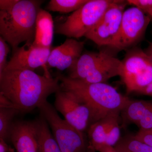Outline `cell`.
Masks as SVG:
<instances>
[{
	"instance_id": "obj_1",
	"label": "cell",
	"mask_w": 152,
	"mask_h": 152,
	"mask_svg": "<svg viewBox=\"0 0 152 152\" xmlns=\"http://www.w3.org/2000/svg\"><path fill=\"white\" fill-rule=\"evenodd\" d=\"M58 77L38 75L29 70H5L0 75V94L21 112L39 107L61 89Z\"/></svg>"
},
{
	"instance_id": "obj_2",
	"label": "cell",
	"mask_w": 152,
	"mask_h": 152,
	"mask_svg": "<svg viewBox=\"0 0 152 152\" xmlns=\"http://www.w3.org/2000/svg\"><path fill=\"white\" fill-rule=\"evenodd\" d=\"M58 77L61 89L72 93L90 109L92 124L112 114L121 113L130 99L106 83H89L68 76Z\"/></svg>"
},
{
	"instance_id": "obj_3",
	"label": "cell",
	"mask_w": 152,
	"mask_h": 152,
	"mask_svg": "<svg viewBox=\"0 0 152 152\" xmlns=\"http://www.w3.org/2000/svg\"><path fill=\"white\" fill-rule=\"evenodd\" d=\"M43 2L19 0L10 10L0 11L1 37L10 45L13 51L23 42L33 43L37 17Z\"/></svg>"
},
{
	"instance_id": "obj_4",
	"label": "cell",
	"mask_w": 152,
	"mask_h": 152,
	"mask_svg": "<svg viewBox=\"0 0 152 152\" xmlns=\"http://www.w3.org/2000/svg\"><path fill=\"white\" fill-rule=\"evenodd\" d=\"M116 0H88L66 20L57 25V34L69 38L85 37Z\"/></svg>"
},
{
	"instance_id": "obj_5",
	"label": "cell",
	"mask_w": 152,
	"mask_h": 152,
	"mask_svg": "<svg viewBox=\"0 0 152 152\" xmlns=\"http://www.w3.org/2000/svg\"><path fill=\"white\" fill-rule=\"evenodd\" d=\"M52 131V134L62 152H86L88 141L84 133L63 119L54 107L48 101L39 108Z\"/></svg>"
},
{
	"instance_id": "obj_6",
	"label": "cell",
	"mask_w": 152,
	"mask_h": 152,
	"mask_svg": "<svg viewBox=\"0 0 152 152\" xmlns=\"http://www.w3.org/2000/svg\"><path fill=\"white\" fill-rule=\"evenodd\" d=\"M119 77L128 94L137 93L152 82V57L141 49L134 47L127 50Z\"/></svg>"
},
{
	"instance_id": "obj_7",
	"label": "cell",
	"mask_w": 152,
	"mask_h": 152,
	"mask_svg": "<svg viewBox=\"0 0 152 152\" xmlns=\"http://www.w3.org/2000/svg\"><path fill=\"white\" fill-rule=\"evenodd\" d=\"M151 19L136 7L127 9L118 32L108 47L118 52L134 48L143 39Z\"/></svg>"
},
{
	"instance_id": "obj_8",
	"label": "cell",
	"mask_w": 152,
	"mask_h": 152,
	"mask_svg": "<svg viewBox=\"0 0 152 152\" xmlns=\"http://www.w3.org/2000/svg\"><path fill=\"white\" fill-rule=\"evenodd\" d=\"M55 94L54 107L57 111L78 130L83 133L88 130L93 123L91 112L88 106L69 91L61 89Z\"/></svg>"
},
{
	"instance_id": "obj_9",
	"label": "cell",
	"mask_w": 152,
	"mask_h": 152,
	"mask_svg": "<svg viewBox=\"0 0 152 152\" xmlns=\"http://www.w3.org/2000/svg\"><path fill=\"white\" fill-rule=\"evenodd\" d=\"M127 1L116 0L85 36L98 46L110 45L121 26Z\"/></svg>"
},
{
	"instance_id": "obj_10",
	"label": "cell",
	"mask_w": 152,
	"mask_h": 152,
	"mask_svg": "<svg viewBox=\"0 0 152 152\" xmlns=\"http://www.w3.org/2000/svg\"><path fill=\"white\" fill-rule=\"evenodd\" d=\"M51 50V48H42L33 43H26L23 46L18 48L13 52L4 70L19 69L34 71L35 69L42 67L45 71V75L51 77L47 66Z\"/></svg>"
},
{
	"instance_id": "obj_11",
	"label": "cell",
	"mask_w": 152,
	"mask_h": 152,
	"mask_svg": "<svg viewBox=\"0 0 152 152\" xmlns=\"http://www.w3.org/2000/svg\"><path fill=\"white\" fill-rule=\"evenodd\" d=\"M10 141L17 152H39L37 121L14 122Z\"/></svg>"
},
{
	"instance_id": "obj_12",
	"label": "cell",
	"mask_w": 152,
	"mask_h": 152,
	"mask_svg": "<svg viewBox=\"0 0 152 152\" xmlns=\"http://www.w3.org/2000/svg\"><path fill=\"white\" fill-rule=\"evenodd\" d=\"M85 43L73 38L67 39L64 43L51 51L47 67L56 68L59 70L69 69L83 53Z\"/></svg>"
},
{
	"instance_id": "obj_13",
	"label": "cell",
	"mask_w": 152,
	"mask_h": 152,
	"mask_svg": "<svg viewBox=\"0 0 152 152\" xmlns=\"http://www.w3.org/2000/svg\"><path fill=\"white\" fill-rule=\"evenodd\" d=\"M114 56L103 51L83 53L69 70L68 77L83 80L102 65L113 58Z\"/></svg>"
},
{
	"instance_id": "obj_14",
	"label": "cell",
	"mask_w": 152,
	"mask_h": 152,
	"mask_svg": "<svg viewBox=\"0 0 152 152\" xmlns=\"http://www.w3.org/2000/svg\"><path fill=\"white\" fill-rule=\"evenodd\" d=\"M54 34V23L51 15L40 9L36 20L35 35L33 44L37 46L51 48Z\"/></svg>"
},
{
	"instance_id": "obj_15",
	"label": "cell",
	"mask_w": 152,
	"mask_h": 152,
	"mask_svg": "<svg viewBox=\"0 0 152 152\" xmlns=\"http://www.w3.org/2000/svg\"><path fill=\"white\" fill-rule=\"evenodd\" d=\"M152 106V101L130 99L121 112L123 126L132 124L137 125Z\"/></svg>"
},
{
	"instance_id": "obj_16",
	"label": "cell",
	"mask_w": 152,
	"mask_h": 152,
	"mask_svg": "<svg viewBox=\"0 0 152 152\" xmlns=\"http://www.w3.org/2000/svg\"><path fill=\"white\" fill-rule=\"evenodd\" d=\"M37 121L39 152H62L42 115Z\"/></svg>"
},
{
	"instance_id": "obj_17",
	"label": "cell",
	"mask_w": 152,
	"mask_h": 152,
	"mask_svg": "<svg viewBox=\"0 0 152 152\" xmlns=\"http://www.w3.org/2000/svg\"><path fill=\"white\" fill-rule=\"evenodd\" d=\"M112 115L91 124L87 130L89 146L96 151L106 145L107 130Z\"/></svg>"
},
{
	"instance_id": "obj_18",
	"label": "cell",
	"mask_w": 152,
	"mask_h": 152,
	"mask_svg": "<svg viewBox=\"0 0 152 152\" xmlns=\"http://www.w3.org/2000/svg\"><path fill=\"white\" fill-rule=\"evenodd\" d=\"M121 152H152V147L136 139L134 136L122 138L114 147Z\"/></svg>"
},
{
	"instance_id": "obj_19",
	"label": "cell",
	"mask_w": 152,
	"mask_h": 152,
	"mask_svg": "<svg viewBox=\"0 0 152 152\" xmlns=\"http://www.w3.org/2000/svg\"><path fill=\"white\" fill-rule=\"evenodd\" d=\"M20 112L15 107H0V138L10 140V133L14 117Z\"/></svg>"
},
{
	"instance_id": "obj_20",
	"label": "cell",
	"mask_w": 152,
	"mask_h": 152,
	"mask_svg": "<svg viewBox=\"0 0 152 152\" xmlns=\"http://www.w3.org/2000/svg\"><path fill=\"white\" fill-rule=\"evenodd\" d=\"M88 0H51L47 7L50 11L68 13L74 12L81 7Z\"/></svg>"
},
{
	"instance_id": "obj_21",
	"label": "cell",
	"mask_w": 152,
	"mask_h": 152,
	"mask_svg": "<svg viewBox=\"0 0 152 152\" xmlns=\"http://www.w3.org/2000/svg\"><path fill=\"white\" fill-rule=\"evenodd\" d=\"M120 115L121 113L114 114L111 117L107 130L106 145L115 147L121 140Z\"/></svg>"
},
{
	"instance_id": "obj_22",
	"label": "cell",
	"mask_w": 152,
	"mask_h": 152,
	"mask_svg": "<svg viewBox=\"0 0 152 152\" xmlns=\"http://www.w3.org/2000/svg\"><path fill=\"white\" fill-rule=\"evenodd\" d=\"M10 49L7 42L0 37V75H1L7 65V57Z\"/></svg>"
},
{
	"instance_id": "obj_23",
	"label": "cell",
	"mask_w": 152,
	"mask_h": 152,
	"mask_svg": "<svg viewBox=\"0 0 152 152\" xmlns=\"http://www.w3.org/2000/svg\"><path fill=\"white\" fill-rule=\"evenodd\" d=\"M137 126L140 130L152 129V106Z\"/></svg>"
},
{
	"instance_id": "obj_24",
	"label": "cell",
	"mask_w": 152,
	"mask_h": 152,
	"mask_svg": "<svg viewBox=\"0 0 152 152\" xmlns=\"http://www.w3.org/2000/svg\"><path fill=\"white\" fill-rule=\"evenodd\" d=\"M127 2L129 4L138 8L146 15L152 6V0H128Z\"/></svg>"
},
{
	"instance_id": "obj_25",
	"label": "cell",
	"mask_w": 152,
	"mask_h": 152,
	"mask_svg": "<svg viewBox=\"0 0 152 152\" xmlns=\"http://www.w3.org/2000/svg\"><path fill=\"white\" fill-rule=\"evenodd\" d=\"M134 136L136 139L152 147V129L146 130H139Z\"/></svg>"
},
{
	"instance_id": "obj_26",
	"label": "cell",
	"mask_w": 152,
	"mask_h": 152,
	"mask_svg": "<svg viewBox=\"0 0 152 152\" xmlns=\"http://www.w3.org/2000/svg\"><path fill=\"white\" fill-rule=\"evenodd\" d=\"M19 0H1L0 9L1 11L7 10L12 8Z\"/></svg>"
},
{
	"instance_id": "obj_27",
	"label": "cell",
	"mask_w": 152,
	"mask_h": 152,
	"mask_svg": "<svg viewBox=\"0 0 152 152\" xmlns=\"http://www.w3.org/2000/svg\"><path fill=\"white\" fill-rule=\"evenodd\" d=\"M0 152H15V149L8 145L4 140L0 138Z\"/></svg>"
},
{
	"instance_id": "obj_28",
	"label": "cell",
	"mask_w": 152,
	"mask_h": 152,
	"mask_svg": "<svg viewBox=\"0 0 152 152\" xmlns=\"http://www.w3.org/2000/svg\"><path fill=\"white\" fill-rule=\"evenodd\" d=\"M139 94L149 96L152 97V82L145 88L137 93Z\"/></svg>"
},
{
	"instance_id": "obj_29",
	"label": "cell",
	"mask_w": 152,
	"mask_h": 152,
	"mask_svg": "<svg viewBox=\"0 0 152 152\" xmlns=\"http://www.w3.org/2000/svg\"><path fill=\"white\" fill-rule=\"evenodd\" d=\"M97 151L99 152H116V151L114 147L105 145L100 148Z\"/></svg>"
},
{
	"instance_id": "obj_30",
	"label": "cell",
	"mask_w": 152,
	"mask_h": 152,
	"mask_svg": "<svg viewBox=\"0 0 152 152\" xmlns=\"http://www.w3.org/2000/svg\"><path fill=\"white\" fill-rule=\"evenodd\" d=\"M148 55L152 57V42H150L148 46L145 51Z\"/></svg>"
},
{
	"instance_id": "obj_31",
	"label": "cell",
	"mask_w": 152,
	"mask_h": 152,
	"mask_svg": "<svg viewBox=\"0 0 152 152\" xmlns=\"http://www.w3.org/2000/svg\"><path fill=\"white\" fill-rule=\"evenodd\" d=\"M147 15H148V16H149L150 18H152V6L151 7V9H150L149 10L148 12L147 13Z\"/></svg>"
},
{
	"instance_id": "obj_32",
	"label": "cell",
	"mask_w": 152,
	"mask_h": 152,
	"mask_svg": "<svg viewBox=\"0 0 152 152\" xmlns=\"http://www.w3.org/2000/svg\"><path fill=\"white\" fill-rule=\"evenodd\" d=\"M96 151H95L94 149H93L92 148H91V147H90L89 146H88V149H87L86 151V152H96Z\"/></svg>"
}]
</instances>
